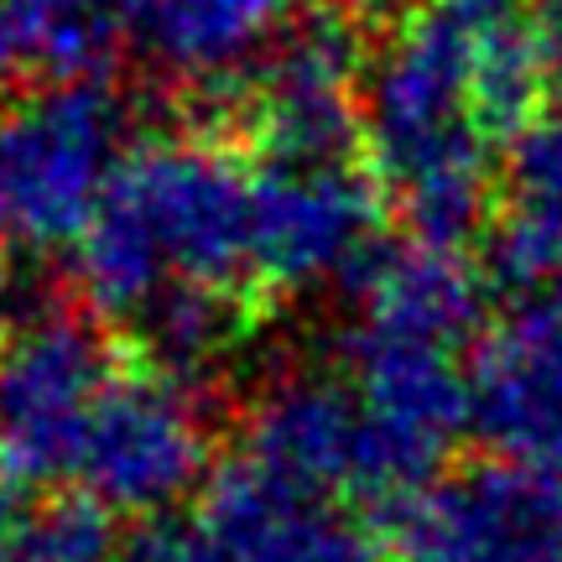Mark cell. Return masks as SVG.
<instances>
[{"label":"cell","instance_id":"cell-17","mask_svg":"<svg viewBox=\"0 0 562 562\" xmlns=\"http://www.w3.org/2000/svg\"><path fill=\"white\" fill-rule=\"evenodd\" d=\"M115 552L121 542H115L110 510H100L83 495L32 510L0 542V562H115Z\"/></svg>","mask_w":562,"mask_h":562},{"label":"cell","instance_id":"cell-20","mask_svg":"<svg viewBox=\"0 0 562 562\" xmlns=\"http://www.w3.org/2000/svg\"><path fill=\"white\" fill-rule=\"evenodd\" d=\"M318 11H334V16H349V21H364V16H381L391 5H402V0H313Z\"/></svg>","mask_w":562,"mask_h":562},{"label":"cell","instance_id":"cell-10","mask_svg":"<svg viewBox=\"0 0 562 562\" xmlns=\"http://www.w3.org/2000/svg\"><path fill=\"white\" fill-rule=\"evenodd\" d=\"M199 521L235 562H375V531L344 501L271 469L256 453H229L199 490Z\"/></svg>","mask_w":562,"mask_h":562},{"label":"cell","instance_id":"cell-13","mask_svg":"<svg viewBox=\"0 0 562 562\" xmlns=\"http://www.w3.org/2000/svg\"><path fill=\"white\" fill-rule=\"evenodd\" d=\"M344 286L355 297L360 323L463 349L480 334L490 281L459 250H438L422 240H381Z\"/></svg>","mask_w":562,"mask_h":562},{"label":"cell","instance_id":"cell-5","mask_svg":"<svg viewBox=\"0 0 562 562\" xmlns=\"http://www.w3.org/2000/svg\"><path fill=\"white\" fill-rule=\"evenodd\" d=\"M115 370L121 360L89 313L32 307L0 344V463L26 484L68 480Z\"/></svg>","mask_w":562,"mask_h":562},{"label":"cell","instance_id":"cell-18","mask_svg":"<svg viewBox=\"0 0 562 562\" xmlns=\"http://www.w3.org/2000/svg\"><path fill=\"white\" fill-rule=\"evenodd\" d=\"M115 562H235L199 516H151L125 537Z\"/></svg>","mask_w":562,"mask_h":562},{"label":"cell","instance_id":"cell-21","mask_svg":"<svg viewBox=\"0 0 562 562\" xmlns=\"http://www.w3.org/2000/svg\"><path fill=\"white\" fill-rule=\"evenodd\" d=\"M542 302H552V307H558V318H562V277H558V281H552V286H547V292H542Z\"/></svg>","mask_w":562,"mask_h":562},{"label":"cell","instance_id":"cell-7","mask_svg":"<svg viewBox=\"0 0 562 562\" xmlns=\"http://www.w3.org/2000/svg\"><path fill=\"white\" fill-rule=\"evenodd\" d=\"M402 562H562V474L484 459L391 510Z\"/></svg>","mask_w":562,"mask_h":562},{"label":"cell","instance_id":"cell-8","mask_svg":"<svg viewBox=\"0 0 562 562\" xmlns=\"http://www.w3.org/2000/svg\"><path fill=\"white\" fill-rule=\"evenodd\" d=\"M245 453L344 505L364 501L396 510L406 495H417L412 474L339 370L281 375L250 412Z\"/></svg>","mask_w":562,"mask_h":562},{"label":"cell","instance_id":"cell-9","mask_svg":"<svg viewBox=\"0 0 562 562\" xmlns=\"http://www.w3.org/2000/svg\"><path fill=\"white\" fill-rule=\"evenodd\" d=\"M360 79L364 53L355 21L318 11L292 21L235 104L266 161H344L364 146Z\"/></svg>","mask_w":562,"mask_h":562},{"label":"cell","instance_id":"cell-15","mask_svg":"<svg viewBox=\"0 0 562 562\" xmlns=\"http://www.w3.org/2000/svg\"><path fill=\"white\" fill-rule=\"evenodd\" d=\"M250 323H256L250 292L178 281L131 318V334L146 349L151 370L193 391V385L220 381L224 370L240 360L245 344H250Z\"/></svg>","mask_w":562,"mask_h":562},{"label":"cell","instance_id":"cell-16","mask_svg":"<svg viewBox=\"0 0 562 562\" xmlns=\"http://www.w3.org/2000/svg\"><path fill=\"white\" fill-rule=\"evenodd\" d=\"M121 47L115 0H0V74L100 79Z\"/></svg>","mask_w":562,"mask_h":562},{"label":"cell","instance_id":"cell-4","mask_svg":"<svg viewBox=\"0 0 562 562\" xmlns=\"http://www.w3.org/2000/svg\"><path fill=\"white\" fill-rule=\"evenodd\" d=\"M214 474L199 391L151 364H121L89 417L68 480L110 516H172Z\"/></svg>","mask_w":562,"mask_h":562},{"label":"cell","instance_id":"cell-14","mask_svg":"<svg viewBox=\"0 0 562 562\" xmlns=\"http://www.w3.org/2000/svg\"><path fill=\"white\" fill-rule=\"evenodd\" d=\"M562 277V104H547L505 161V209L484 240V281L542 297Z\"/></svg>","mask_w":562,"mask_h":562},{"label":"cell","instance_id":"cell-12","mask_svg":"<svg viewBox=\"0 0 562 562\" xmlns=\"http://www.w3.org/2000/svg\"><path fill=\"white\" fill-rule=\"evenodd\" d=\"M121 42L157 79L235 104L292 32V0H115Z\"/></svg>","mask_w":562,"mask_h":562},{"label":"cell","instance_id":"cell-2","mask_svg":"<svg viewBox=\"0 0 562 562\" xmlns=\"http://www.w3.org/2000/svg\"><path fill=\"white\" fill-rule=\"evenodd\" d=\"M250 172L220 140H140L74 245L89 307L131 323L178 281L256 292Z\"/></svg>","mask_w":562,"mask_h":562},{"label":"cell","instance_id":"cell-3","mask_svg":"<svg viewBox=\"0 0 562 562\" xmlns=\"http://www.w3.org/2000/svg\"><path fill=\"white\" fill-rule=\"evenodd\" d=\"M136 110L104 79L47 83L0 115V245L74 250L136 151Z\"/></svg>","mask_w":562,"mask_h":562},{"label":"cell","instance_id":"cell-1","mask_svg":"<svg viewBox=\"0 0 562 562\" xmlns=\"http://www.w3.org/2000/svg\"><path fill=\"white\" fill-rule=\"evenodd\" d=\"M490 0H422L364 58V161L412 240L463 250L495 199V146L480 104V21Z\"/></svg>","mask_w":562,"mask_h":562},{"label":"cell","instance_id":"cell-19","mask_svg":"<svg viewBox=\"0 0 562 562\" xmlns=\"http://www.w3.org/2000/svg\"><path fill=\"white\" fill-rule=\"evenodd\" d=\"M26 516H32V510H26V480H21L16 469L0 463V542H5Z\"/></svg>","mask_w":562,"mask_h":562},{"label":"cell","instance_id":"cell-6","mask_svg":"<svg viewBox=\"0 0 562 562\" xmlns=\"http://www.w3.org/2000/svg\"><path fill=\"white\" fill-rule=\"evenodd\" d=\"M256 286L313 292L323 281H349L385 240V188L355 157L344 161H256Z\"/></svg>","mask_w":562,"mask_h":562},{"label":"cell","instance_id":"cell-11","mask_svg":"<svg viewBox=\"0 0 562 562\" xmlns=\"http://www.w3.org/2000/svg\"><path fill=\"white\" fill-rule=\"evenodd\" d=\"M469 432L490 459L562 474V318L521 302L469 355Z\"/></svg>","mask_w":562,"mask_h":562}]
</instances>
